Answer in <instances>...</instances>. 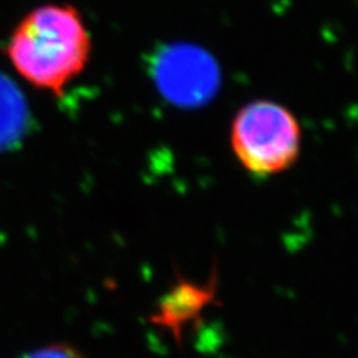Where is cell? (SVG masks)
Instances as JSON below:
<instances>
[{"label": "cell", "instance_id": "1", "mask_svg": "<svg viewBox=\"0 0 358 358\" xmlns=\"http://www.w3.org/2000/svg\"><path fill=\"white\" fill-rule=\"evenodd\" d=\"M93 42L81 10L72 3H43L22 15L6 41L5 54L22 81L62 97L81 76Z\"/></svg>", "mask_w": 358, "mask_h": 358}, {"label": "cell", "instance_id": "2", "mask_svg": "<svg viewBox=\"0 0 358 358\" xmlns=\"http://www.w3.org/2000/svg\"><path fill=\"white\" fill-rule=\"evenodd\" d=\"M230 143L250 173L272 176L287 171L299 159L301 129L285 106L271 100H255L234 117Z\"/></svg>", "mask_w": 358, "mask_h": 358}, {"label": "cell", "instance_id": "3", "mask_svg": "<svg viewBox=\"0 0 358 358\" xmlns=\"http://www.w3.org/2000/svg\"><path fill=\"white\" fill-rule=\"evenodd\" d=\"M215 67L203 55L179 51L167 55L157 69L162 93L179 105L205 102L217 87Z\"/></svg>", "mask_w": 358, "mask_h": 358}, {"label": "cell", "instance_id": "4", "mask_svg": "<svg viewBox=\"0 0 358 358\" xmlns=\"http://www.w3.org/2000/svg\"><path fill=\"white\" fill-rule=\"evenodd\" d=\"M212 297H214L212 289L184 282L179 284L164 297L159 312L152 317V322L155 326L169 330L175 341L181 343L185 327L199 317Z\"/></svg>", "mask_w": 358, "mask_h": 358}, {"label": "cell", "instance_id": "5", "mask_svg": "<svg viewBox=\"0 0 358 358\" xmlns=\"http://www.w3.org/2000/svg\"><path fill=\"white\" fill-rule=\"evenodd\" d=\"M26 358H83V357L73 348H69V346H50V348L35 351L33 354L27 355Z\"/></svg>", "mask_w": 358, "mask_h": 358}]
</instances>
